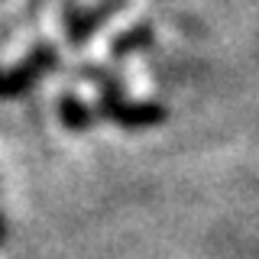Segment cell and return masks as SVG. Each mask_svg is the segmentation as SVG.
Instances as JSON below:
<instances>
[{
    "mask_svg": "<svg viewBox=\"0 0 259 259\" xmlns=\"http://www.w3.org/2000/svg\"><path fill=\"white\" fill-rule=\"evenodd\" d=\"M91 81L97 84V110L104 120L123 126V130H149L165 123L168 110L159 101H130L120 88V81L110 71H91Z\"/></svg>",
    "mask_w": 259,
    "mask_h": 259,
    "instance_id": "obj_1",
    "label": "cell"
},
{
    "mask_svg": "<svg viewBox=\"0 0 259 259\" xmlns=\"http://www.w3.org/2000/svg\"><path fill=\"white\" fill-rule=\"evenodd\" d=\"M55 65H59V52H55L52 46H36V52H32L26 62H20L10 71H0V101L26 94L49 68H55Z\"/></svg>",
    "mask_w": 259,
    "mask_h": 259,
    "instance_id": "obj_2",
    "label": "cell"
},
{
    "mask_svg": "<svg viewBox=\"0 0 259 259\" xmlns=\"http://www.w3.org/2000/svg\"><path fill=\"white\" fill-rule=\"evenodd\" d=\"M120 7H123V0H101L94 10L68 16V39H71V42H84V39L94 36L97 26H104V20H110Z\"/></svg>",
    "mask_w": 259,
    "mask_h": 259,
    "instance_id": "obj_3",
    "label": "cell"
},
{
    "mask_svg": "<svg viewBox=\"0 0 259 259\" xmlns=\"http://www.w3.org/2000/svg\"><path fill=\"white\" fill-rule=\"evenodd\" d=\"M59 120L65 123V130H71V133H84V130L91 126L94 113L88 110L84 104L78 101V97L62 94V97H59Z\"/></svg>",
    "mask_w": 259,
    "mask_h": 259,
    "instance_id": "obj_4",
    "label": "cell"
},
{
    "mask_svg": "<svg viewBox=\"0 0 259 259\" xmlns=\"http://www.w3.org/2000/svg\"><path fill=\"white\" fill-rule=\"evenodd\" d=\"M149 42H152V26H149V23H140V26H133L130 32H123V36L113 42V55H117V59H123L126 52L146 49Z\"/></svg>",
    "mask_w": 259,
    "mask_h": 259,
    "instance_id": "obj_5",
    "label": "cell"
},
{
    "mask_svg": "<svg viewBox=\"0 0 259 259\" xmlns=\"http://www.w3.org/2000/svg\"><path fill=\"white\" fill-rule=\"evenodd\" d=\"M7 243V214H4V191H0V246Z\"/></svg>",
    "mask_w": 259,
    "mask_h": 259,
    "instance_id": "obj_6",
    "label": "cell"
}]
</instances>
